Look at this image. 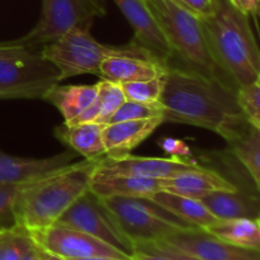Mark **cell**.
I'll return each mask as SVG.
<instances>
[{"label": "cell", "mask_w": 260, "mask_h": 260, "mask_svg": "<svg viewBox=\"0 0 260 260\" xmlns=\"http://www.w3.org/2000/svg\"><path fill=\"white\" fill-rule=\"evenodd\" d=\"M160 106L164 122L190 124L233 141L250 126L236 102V86L170 63L164 75Z\"/></svg>", "instance_id": "6da1fadb"}, {"label": "cell", "mask_w": 260, "mask_h": 260, "mask_svg": "<svg viewBox=\"0 0 260 260\" xmlns=\"http://www.w3.org/2000/svg\"><path fill=\"white\" fill-rule=\"evenodd\" d=\"M249 18L230 0H215L212 13L201 18L216 63L238 86L260 80V51Z\"/></svg>", "instance_id": "7a4b0ae2"}, {"label": "cell", "mask_w": 260, "mask_h": 260, "mask_svg": "<svg viewBox=\"0 0 260 260\" xmlns=\"http://www.w3.org/2000/svg\"><path fill=\"white\" fill-rule=\"evenodd\" d=\"M96 161H75L55 174L23 184L13 207L15 225L29 233L55 225L62 213L89 189Z\"/></svg>", "instance_id": "3957f363"}, {"label": "cell", "mask_w": 260, "mask_h": 260, "mask_svg": "<svg viewBox=\"0 0 260 260\" xmlns=\"http://www.w3.org/2000/svg\"><path fill=\"white\" fill-rule=\"evenodd\" d=\"M164 32L174 62L236 86L216 63L203 32L201 18L180 0H144ZM173 62V63H174Z\"/></svg>", "instance_id": "277c9868"}, {"label": "cell", "mask_w": 260, "mask_h": 260, "mask_svg": "<svg viewBox=\"0 0 260 260\" xmlns=\"http://www.w3.org/2000/svg\"><path fill=\"white\" fill-rule=\"evenodd\" d=\"M60 81V70L41 48L13 41L0 43V101L43 99Z\"/></svg>", "instance_id": "5b68a950"}, {"label": "cell", "mask_w": 260, "mask_h": 260, "mask_svg": "<svg viewBox=\"0 0 260 260\" xmlns=\"http://www.w3.org/2000/svg\"><path fill=\"white\" fill-rule=\"evenodd\" d=\"M41 52L60 70L61 81L73 76L94 74L109 56H139L152 57L134 40L122 46L103 45L90 35V29L75 28L41 47Z\"/></svg>", "instance_id": "8992f818"}, {"label": "cell", "mask_w": 260, "mask_h": 260, "mask_svg": "<svg viewBox=\"0 0 260 260\" xmlns=\"http://www.w3.org/2000/svg\"><path fill=\"white\" fill-rule=\"evenodd\" d=\"M102 201L134 244L155 243L175 230L196 228L150 198L111 197Z\"/></svg>", "instance_id": "52a82bcc"}, {"label": "cell", "mask_w": 260, "mask_h": 260, "mask_svg": "<svg viewBox=\"0 0 260 260\" xmlns=\"http://www.w3.org/2000/svg\"><path fill=\"white\" fill-rule=\"evenodd\" d=\"M106 14V0H42L37 24L13 42L40 48L75 28L90 29L94 19Z\"/></svg>", "instance_id": "ba28073f"}, {"label": "cell", "mask_w": 260, "mask_h": 260, "mask_svg": "<svg viewBox=\"0 0 260 260\" xmlns=\"http://www.w3.org/2000/svg\"><path fill=\"white\" fill-rule=\"evenodd\" d=\"M56 225L83 231L132 258L135 244L124 235L103 201L85 190L57 220Z\"/></svg>", "instance_id": "9c48e42d"}, {"label": "cell", "mask_w": 260, "mask_h": 260, "mask_svg": "<svg viewBox=\"0 0 260 260\" xmlns=\"http://www.w3.org/2000/svg\"><path fill=\"white\" fill-rule=\"evenodd\" d=\"M29 234L38 248L51 255L60 256L66 260L91 258V256L132 259L94 236L56 223L50 228Z\"/></svg>", "instance_id": "30bf717a"}, {"label": "cell", "mask_w": 260, "mask_h": 260, "mask_svg": "<svg viewBox=\"0 0 260 260\" xmlns=\"http://www.w3.org/2000/svg\"><path fill=\"white\" fill-rule=\"evenodd\" d=\"M200 165L196 159H179V157H154L137 156V155H121V156H103L96 161L91 177H127L151 178V179H168L178 173Z\"/></svg>", "instance_id": "8fae6325"}, {"label": "cell", "mask_w": 260, "mask_h": 260, "mask_svg": "<svg viewBox=\"0 0 260 260\" xmlns=\"http://www.w3.org/2000/svg\"><path fill=\"white\" fill-rule=\"evenodd\" d=\"M160 241L202 260H260V250L231 245L201 228L175 230Z\"/></svg>", "instance_id": "7c38bea8"}, {"label": "cell", "mask_w": 260, "mask_h": 260, "mask_svg": "<svg viewBox=\"0 0 260 260\" xmlns=\"http://www.w3.org/2000/svg\"><path fill=\"white\" fill-rule=\"evenodd\" d=\"M134 28L132 40L154 58L169 68L174 62V52L144 0H113Z\"/></svg>", "instance_id": "4fadbf2b"}, {"label": "cell", "mask_w": 260, "mask_h": 260, "mask_svg": "<svg viewBox=\"0 0 260 260\" xmlns=\"http://www.w3.org/2000/svg\"><path fill=\"white\" fill-rule=\"evenodd\" d=\"M76 152L68 150L43 159L20 157L0 150V184H25L60 172L75 162Z\"/></svg>", "instance_id": "5bb4252c"}, {"label": "cell", "mask_w": 260, "mask_h": 260, "mask_svg": "<svg viewBox=\"0 0 260 260\" xmlns=\"http://www.w3.org/2000/svg\"><path fill=\"white\" fill-rule=\"evenodd\" d=\"M239 188L217 170L196 165L190 169L178 173L168 179H162L161 190L202 200L205 196L218 190H238ZM243 190V189H241Z\"/></svg>", "instance_id": "9a60e30c"}, {"label": "cell", "mask_w": 260, "mask_h": 260, "mask_svg": "<svg viewBox=\"0 0 260 260\" xmlns=\"http://www.w3.org/2000/svg\"><path fill=\"white\" fill-rule=\"evenodd\" d=\"M162 118L134 119L107 123L103 127V144L107 156H121L129 154L149 136H151Z\"/></svg>", "instance_id": "2e32d148"}, {"label": "cell", "mask_w": 260, "mask_h": 260, "mask_svg": "<svg viewBox=\"0 0 260 260\" xmlns=\"http://www.w3.org/2000/svg\"><path fill=\"white\" fill-rule=\"evenodd\" d=\"M167 71L168 66L154 57L121 55L104 58L99 66L98 75L102 79L124 84L164 76Z\"/></svg>", "instance_id": "e0dca14e"}, {"label": "cell", "mask_w": 260, "mask_h": 260, "mask_svg": "<svg viewBox=\"0 0 260 260\" xmlns=\"http://www.w3.org/2000/svg\"><path fill=\"white\" fill-rule=\"evenodd\" d=\"M201 201L217 220H231V218L260 220L258 193L241 189L218 190L205 196Z\"/></svg>", "instance_id": "ac0fdd59"}, {"label": "cell", "mask_w": 260, "mask_h": 260, "mask_svg": "<svg viewBox=\"0 0 260 260\" xmlns=\"http://www.w3.org/2000/svg\"><path fill=\"white\" fill-rule=\"evenodd\" d=\"M103 127L99 122L66 124L55 128V136L85 160H99L106 156L103 144Z\"/></svg>", "instance_id": "d6986e66"}, {"label": "cell", "mask_w": 260, "mask_h": 260, "mask_svg": "<svg viewBox=\"0 0 260 260\" xmlns=\"http://www.w3.org/2000/svg\"><path fill=\"white\" fill-rule=\"evenodd\" d=\"M162 179L127 177H91L89 189L102 198L111 197H145L150 198L154 193L161 190Z\"/></svg>", "instance_id": "ffe728a7"}, {"label": "cell", "mask_w": 260, "mask_h": 260, "mask_svg": "<svg viewBox=\"0 0 260 260\" xmlns=\"http://www.w3.org/2000/svg\"><path fill=\"white\" fill-rule=\"evenodd\" d=\"M150 200L196 228L207 229L217 221L201 200L175 194L167 190L154 193Z\"/></svg>", "instance_id": "44dd1931"}, {"label": "cell", "mask_w": 260, "mask_h": 260, "mask_svg": "<svg viewBox=\"0 0 260 260\" xmlns=\"http://www.w3.org/2000/svg\"><path fill=\"white\" fill-rule=\"evenodd\" d=\"M96 99V84L94 85H58L56 84L45 95L58 109L65 122H70Z\"/></svg>", "instance_id": "7402d4cb"}, {"label": "cell", "mask_w": 260, "mask_h": 260, "mask_svg": "<svg viewBox=\"0 0 260 260\" xmlns=\"http://www.w3.org/2000/svg\"><path fill=\"white\" fill-rule=\"evenodd\" d=\"M206 230L231 245L260 250L259 220H251V218L217 220Z\"/></svg>", "instance_id": "603a6c76"}, {"label": "cell", "mask_w": 260, "mask_h": 260, "mask_svg": "<svg viewBox=\"0 0 260 260\" xmlns=\"http://www.w3.org/2000/svg\"><path fill=\"white\" fill-rule=\"evenodd\" d=\"M231 156L248 172L255 187L260 188V129L249 126L233 141L228 142Z\"/></svg>", "instance_id": "cb8c5ba5"}, {"label": "cell", "mask_w": 260, "mask_h": 260, "mask_svg": "<svg viewBox=\"0 0 260 260\" xmlns=\"http://www.w3.org/2000/svg\"><path fill=\"white\" fill-rule=\"evenodd\" d=\"M36 246L29 231L20 226L0 230V260H20Z\"/></svg>", "instance_id": "d4e9b609"}, {"label": "cell", "mask_w": 260, "mask_h": 260, "mask_svg": "<svg viewBox=\"0 0 260 260\" xmlns=\"http://www.w3.org/2000/svg\"><path fill=\"white\" fill-rule=\"evenodd\" d=\"M96 98L101 104V112L96 122L107 124L117 109L126 101L122 85L114 81L102 79L96 83Z\"/></svg>", "instance_id": "484cf974"}, {"label": "cell", "mask_w": 260, "mask_h": 260, "mask_svg": "<svg viewBox=\"0 0 260 260\" xmlns=\"http://www.w3.org/2000/svg\"><path fill=\"white\" fill-rule=\"evenodd\" d=\"M164 76L149 79V80L131 81L121 84L127 101L142 104H157L164 89Z\"/></svg>", "instance_id": "4316f807"}, {"label": "cell", "mask_w": 260, "mask_h": 260, "mask_svg": "<svg viewBox=\"0 0 260 260\" xmlns=\"http://www.w3.org/2000/svg\"><path fill=\"white\" fill-rule=\"evenodd\" d=\"M236 102L246 121L260 129V80L239 85Z\"/></svg>", "instance_id": "83f0119b"}, {"label": "cell", "mask_w": 260, "mask_h": 260, "mask_svg": "<svg viewBox=\"0 0 260 260\" xmlns=\"http://www.w3.org/2000/svg\"><path fill=\"white\" fill-rule=\"evenodd\" d=\"M162 118V107L157 104H142L132 101H124L123 104L111 117L108 123L121 121H134V119ZM164 119V118H162Z\"/></svg>", "instance_id": "f1b7e54d"}, {"label": "cell", "mask_w": 260, "mask_h": 260, "mask_svg": "<svg viewBox=\"0 0 260 260\" xmlns=\"http://www.w3.org/2000/svg\"><path fill=\"white\" fill-rule=\"evenodd\" d=\"M23 184H0V221L14 220L13 207Z\"/></svg>", "instance_id": "f546056e"}, {"label": "cell", "mask_w": 260, "mask_h": 260, "mask_svg": "<svg viewBox=\"0 0 260 260\" xmlns=\"http://www.w3.org/2000/svg\"><path fill=\"white\" fill-rule=\"evenodd\" d=\"M157 144L169 156L179 157V159H193L192 150L183 140L174 139V137H162Z\"/></svg>", "instance_id": "4dcf8cb0"}, {"label": "cell", "mask_w": 260, "mask_h": 260, "mask_svg": "<svg viewBox=\"0 0 260 260\" xmlns=\"http://www.w3.org/2000/svg\"><path fill=\"white\" fill-rule=\"evenodd\" d=\"M135 248L149 249V250L157 251V253H161V254H164V255L169 256V258L172 260H202V259L196 258V256L189 255V254L183 253V251L178 250V249L173 248V246L168 245V244L162 243V241H155V243L135 244Z\"/></svg>", "instance_id": "1f68e13d"}, {"label": "cell", "mask_w": 260, "mask_h": 260, "mask_svg": "<svg viewBox=\"0 0 260 260\" xmlns=\"http://www.w3.org/2000/svg\"><path fill=\"white\" fill-rule=\"evenodd\" d=\"M101 112V104H99L98 98L93 102L89 107H86L81 113H79L75 118L71 119L70 122H63L66 124H79V123H88V122H96Z\"/></svg>", "instance_id": "d6a6232c"}, {"label": "cell", "mask_w": 260, "mask_h": 260, "mask_svg": "<svg viewBox=\"0 0 260 260\" xmlns=\"http://www.w3.org/2000/svg\"><path fill=\"white\" fill-rule=\"evenodd\" d=\"M180 2L200 18L210 15L215 5V0H180Z\"/></svg>", "instance_id": "836d02e7"}, {"label": "cell", "mask_w": 260, "mask_h": 260, "mask_svg": "<svg viewBox=\"0 0 260 260\" xmlns=\"http://www.w3.org/2000/svg\"><path fill=\"white\" fill-rule=\"evenodd\" d=\"M230 2L240 12L245 13L248 17H253L256 20L259 13V0H230Z\"/></svg>", "instance_id": "e575fe53"}, {"label": "cell", "mask_w": 260, "mask_h": 260, "mask_svg": "<svg viewBox=\"0 0 260 260\" xmlns=\"http://www.w3.org/2000/svg\"><path fill=\"white\" fill-rule=\"evenodd\" d=\"M132 260H172L169 256L164 255L157 251L149 250V249L135 248V254L132 255Z\"/></svg>", "instance_id": "d590c367"}, {"label": "cell", "mask_w": 260, "mask_h": 260, "mask_svg": "<svg viewBox=\"0 0 260 260\" xmlns=\"http://www.w3.org/2000/svg\"><path fill=\"white\" fill-rule=\"evenodd\" d=\"M20 260H42V250L38 246H36L32 251H29L27 255L23 256Z\"/></svg>", "instance_id": "8d00e7d4"}, {"label": "cell", "mask_w": 260, "mask_h": 260, "mask_svg": "<svg viewBox=\"0 0 260 260\" xmlns=\"http://www.w3.org/2000/svg\"><path fill=\"white\" fill-rule=\"evenodd\" d=\"M75 260H132V259L114 258V256H91V258H83V259H75Z\"/></svg>", "instance_id": "74e56055"}, {"label": "cell", "mask_w": 260, "mask_h": 260, "mask_svg": "<svg viewBox=\"0 0 260 260\" xmlns=\"http://www.w3.org/2000/svg\"><path fill=\"white\" fill-rule=\"evenodd\" d=\"M42 250V249H41ZM42 260H66L63 258H60V256H56V255H51V254L46 253V251L42 250Z\"/></svg>", "instance_id": "f35d334b"}, {"label": "cell", "mask_w": 260, "mask_h": 260, "mask_svg": "<svg viewBox=\"0 0 260 260\" xmlns=\"http://www.w3.org/2000/svg\"><path fill=\"white\" fill-rule=\"evenodd\" d=\"M15 225L14 220H4V221H0V230H3V229H7V228H10V226Z\"/></svg>", "instance_id": "ab89813d"}]
</instances>
